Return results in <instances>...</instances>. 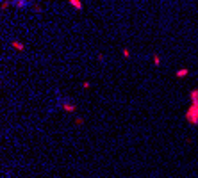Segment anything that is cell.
Wrapping results in <instances>:
<instances>
[{
  "mask_svg": "<svg viewBox=\"0 0 198 178\" xmlns=\"http://www.w3.org/2000/svg\"><path fill=\"white\" fill-rule=\"evenodd\" d=\"M0 7H2V11H6L9 7V0H2V6H0Z\"/></svg>",
  "mask_w": 198,
  "mask_h": 178,
  "instance_id": "5b68a950",
  "label": "cell"
},
{
  "mask_svg": "<svg viewBox=\"0 0 198 178\" xmlns=\"http://www.w3.org/2000/svg\"><path fill=\"white\" fill-rule=\"evenodd\" d=\"M68 4L72 7H75L77 11H82V0H68Z\"/></svg>",
  "mask_w": 198,
  "mask_h": 178,
  "instance_id": "7a4b0ae2",
  "label": "cell"
},
{
  "mask_svg": "<svg viewBox=\"0 0 198 178\" xmlns=\"http://www.w3.org/2000/svg\"><path fill=\"white\" fill-rule=\"evenodd\" d=\"M34 11L36 13H43V7H41V6H34Z\"/></svg>",
  "mask_w": 198,
  "mask_h": 178,
  "instance_id": "ba28073f",
  "label": "cell"
},
{
  "mask_svg": "<svg viewBox=\"0 0 198 178\" xmlns=\"http://www.w3.org/2000/svg\"><path fill=\"white\" fill-rule=\"evenodd\" d=\"M186 75H188V70H184V68L177 71V77H186Z\"/></svg>",
  "mask_w": 198,
  "mask_h": 178,
  "instance_id": "277c9868",
  "label": "cell"
},
{
  "mask_svg": "<svg viewBox=\"0 0 198 178\" xmlns=\"http://www.w3.org/2000/svg\"><path fill=\"white\" fill-rule=\"evenodd\" d=\"M11 4H15L18 9H27L32 4V0H11Z\"/></svg>",
  "mask_w": 198,
  "mask_h": 178,
  "instance_id": "6da1fadb",
  "label": "cell"
},
{
  "mask_svg": "<svg viewBox=\"0 0 198 178\" xmlns=\"http://www.w3.org/2000/svg\"><path fill=\"white\" fill-rule=\"evenodd\" d=\"M11 44H13V48H16V50H23V48H25L20 41H11Z\"/></svg>",
  "mask_w": 198,
  "mask_h": 178,
  "instance_id": "3957f363",
  "label": "cell"
},
{
  "mask_svg": "<svg viewBox=\"0 0 198 178\" xmlns=\"http://www.w3.org/2000/svg\"><path fill=\"white\" fill-rule=\"evenodd\" d=\"M159 63H161V59H159V55H153V64H155V66H159Z\"/></svg>",
  "mask_w": 198,
  "mask_h": 178,
  "instance_id": "8992f818",
  "label": "cell"
},
{
  "mask_svg": "<svg viewBox=\"0 0 198 178\" xmlns=\"http://www.w3.org/2000/svg\"><path fill=\"white\" fill-rule=\"evenodd\" d=\"M121 54H123V57H125V59H127V57H130V52L127 50V48H123V50H121Z\"/></svg>",
  "mask_w": 198,
  "mask_h": 178,
  "instance_id": "52a82bcc",
  "label": "cell"
}]
</instances>
